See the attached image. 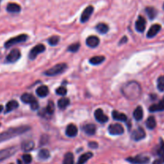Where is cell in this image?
I'll use <instances>...</instances> for the list:
<instances>
[{
  "label": "cell",
  "instance_id": "cell-1",
  "mask_svg": "<svg viewBox=\"0 0 164 164\" xmlns=\"http://www.w3.org/2000/svg\"><path fill=\"white\" fill-rule=\"evenodd\" d=\"M141 87L139 83L135 81L128 82L122 87V93L130 100L138 99L141 95Z\"/></svg>",
  "mask_w": 164,
  "mask_h": 164
},
{
  "label": "cell",
  "instance_id": "cell-2",
  "mask_svg": "<svg viewBox=\"0 0 164 164\" xmlns=\"http://www.w3.org/2000/svg\"><path fill=\"white\" fill-rule=\"evenodd\" d=\"M31 127L29 126H21L17 127H10L2 133L0 134V144L2 142L7 141L9 139L15 138L16 136L26 133L27 131H30Z\"/></svg>",
  "mask_w": 164,
  "mask_h": 164
},
{
  "label": "cell",
  "instance_id": "cell-3",
  "mask_svg": "<svg viewBox=\"0 0 164 164\" xmlns=\"http://www.w3.org/2000/svg\"><path fill=\"white\" fill-rule=\"evenodd\" d=\"M67 66L66 63H59V64L55 65L54 67L48 69L47 71L44 72V74H45L47 76H55V75L62 74L63 71H65V70L67 69Z\"/></svg>",
  "mask_w": 164,
  "mask_h": 164
},
{
  "label": "cell",
  "instance_id": "cell-4",
  "mask_svg": "<svg viewBox=\"0 0 164 164\" xmlns=\"http://www.w3.org/2000/svg\"><path fill=\"white\" fill-rule=\"evenodd\" d=\"M27 39H28V35H25V34H23V35H17L14 38H11L9 40L5 43L4 47L6 48H10L12 46H15L16 44L20 43H23V42L27 41Z\"/></svg>",
  "mask_w": 164,
  "mask_h": 164
},
{
  "label": "cell",
  "instance_id": "cell-5",
  "mask_svg": "<svg viewBox=\"0 0 164 164\" xmlns=\"http://www.w3.org/2000/svg\"><path fill=\"white\" fill-rule=\"evenodd\" d=\"M17 151L16 147H11L6 148V149L0 150V162L3 160L10 158L13 155H15Z\"/></svg>",
  "mask_w": 164,
  "mask_h": 164
},
{
  "label": "cell",
  "instance_id": "cell-6",
  "mask_svg": "<svg viewBox=\"0 0 164 164\" xmlns=\"http://www.w3.org/2000/svg\"><path fill=\"white\" fill-rule=\"evenodd\" d=\"M108 131L110 135H123V132H124V128L121 124L114 123V124H110L109 126Z\"/></svg>",
  "mask_w": 164,
  "mask_h": 164
},
{
  "label": "cell",
  "instance_id": "cell-7",
  "mask_svg": "<svg viewBox=\"0 0 164 164\" xmlns=\"http://www.w3.org/2000/svg\"><path fill=\"white\" fill-rule=\"evenodd\" d=\"M21 57V52L19 49H13L6 56V61L9 63H13L18 61Z\"/></svg>",
  "mask_w": 164,
  "mask_h": 164
},
{
  "label": "cell",
  "instance_id": "cell-8",
  "mask_svg": "<svg viewBox=\"0 0 164 164\" xmlns=\"http://www.w3.org/2000/svg\"><path fill=\"white\" fill-rule=\"evenodd\" d=\"M45 50V46L43 44H39L37 46L34 47L29 53L30 59H35L38 56V54H41Z\"/></svg>",
  "mask_w": 164,
  "mask_h": 164
},
{
  "label": "cell",
  "instance_id": "cell-9",
  "mask_svg": "<svg viewBox=\"0 0 164 164\" xmlns=\"http://www.w3.org/2000/svg\"><path fill=\"white\" fill-rule=\"evenodd\" d=\"M149 160L150 158L148 157L142 155H137L135 157H129V158H127V161L134 164H146L149 162Z\"/></svg>",
  "mask_w": 164,
  "mask_h": 164
},
{
  "label": "cell",
  "instance_id": "cell-10",
  "mask_svg": "<svg viewBox=\"0 0 164 164\" xmlns=\"http://www.w3.org/2000/svg\"><path fill=\"white\" fill-rule=\"evenodd\" d=\"M146 137L145 131L142 127H139L136 130L133 131V133L131 134V139L135 141H139L141 139H144Z\"/></svg>",
  "mask_w": 164,
  "mask_h": 164
},
{
  "label": "cell",
  "instance_id": "cell-11",
  "mask_svg": "<svg viewBox=\"0 0 164 164\" xmlns=\"http://www.w3.org/2000/svg\"><path fill=\"white\" fill-rule=\"evenodd\" d=\"M94 11V7L92 6H88L85 10H83V12L82 13L81 18H80V21L81 23H86L89 20V19L91 16L92 13Z\"/></svg>",
  "mask_w": 164,
  "mask_h": 164
},
{
  "label": "cell",
  "instance_id": "cell-12",
  "mask_svg": "<svg viewBox=\"0 0 164 164\" xmlns=\"http://www.w3.org/2000/svg\"><path fill=\"white\" fill-rule=\"evenodd\" d=\"M95 118L99 123H105L108 121V117L104 114L102 109H97L95 111Z\"/></svg>",
  "mask_w": 164,
  "mask_h": 164
},
{
  "label": "cell",
  "instance_id": "cell-13",
  "mask_svg": "<svg viewBox=\"0 0 164 164\" xmlns=\"http://www.w3.org/2000/svg\"><path fill=\"white\" fill-rule=\"evenodd\" d=\"M135 28L139 32H144L146 28V19L143 16H139L136 23H135Z\"/></svg>",
  "mask_w": 164,
  "mask_h": 164
},
{
  "label": "cell",
  "instance_id": "cell-14",
  "mask_svg": "<svg viewBox=\"0 0 164 164\" xmlns=\"http://www.w3.org/2000/svg\"><path fill=\"white\" fill-rule=\"evenodd\" d=\"M21 100H22L24 103L30 104V105H32L33 103L37 102L35 97L33 95H31V94L29 93L23 94V95L21 96Z\"/></svg>",
  "mask_w": 164,
  "mask_h": 164
},
{
  "label": "cell",
  "instance_id": "cell-15",
  "mask_svg": "<svg viewBox=\"0 0 164 164\" xmlns=\"http://www.w3.org/2000/svg\"><path fill=\"white\" fill-rule=\"evenodd\" d=\"M86 43L90 47L95 48L98 47V45L99 44V39L95 35H91L87 39Z\"/></svg>",
  "mask_w": 164,
  "mask_h": 164
},
{
  "label": "cell",
  "instance_id": "cell-16",
  "mask_svg": "<svg viewBox=\"0 0 164 164\" xmlns=\"http://www.w3.org/2000/svg\"><path fill=\"white\" fill-rule=\"evenodd\" d=\"M161 30V25L158 24V23H156V24H154L153 26L151 27V28L148 31L147 34V36L148 38H153Z\"/></svg>",
  "mask_w": 164,
  "mask_h": 164
},
{
  "label": "cell",
  "instance_id": "cell-17",
  "mask_svg": "<svg viewBox=\"0 0 164 164\" xmlns=\"http://www.w3.org/2000/svg\"><path fill=\"white\" fill-rule=\"evenodd\" d=\"M78 134V128L75 124H69L66 129V135L69 137H75Z\"/></svg>",
  "mask_w": 164,
  "mask_h": 164
},
{
  "label": "cell",
  "instance_id": "cell-18",
  "mask_svg": "<svg viewBox=\"0 0 164 164\" xmlns=\"http://www.w3.org/2000/svg\"><path fill=\"white\" fill-rule=\"evenodd\" d=\"M19 107V102H17L16 100H10L9 101L6 105V110H5V114L12 111V110H15L16 108Z\"/></svg>",
  "mask_w": 164,
  "mask_h": 164
},
{
  "label": "cell",
  "instance_id": "cell-19",
  "mask_svg": "<svg viewBox=\"0 0 164 164\" xmlns=\"http://www.w3.org/2000/svg\"><path fill=\"white\" fill-rule=\"evenodd\" d=\"M6 10L10 13H19L21 10V6L15 2H10L6 6Z\"/></svg>",
  "mask_w": 164,
  "mask_h": 164
},
{
  "label": "cell",
  "instance_id": "cell-20",
  "mask_svg": "<svg viewBox=\"0 0 164 164\" xmlns=\"http://www.w3.org/2000/svg\"><path fill=\"white\" fill-rule=\"evenodd\" d=\"M149 110L151 112H156V111H162L164 110V99L160 101L158 103L154 104L149 107Z\"/></svg>",
  "mask_w": 164,
  "mask_h": 164
},
{
  "label": "cell",
  "instance_id": "cell-21",
  "mask_svg": "<svg viewBox=\"0 0 164 164\" xmlns=\"http://www.w3.org/2000/svg\"><path fill=\"white\" fill-rule=\"evenodd\" d=\"M83 131L87 135H93L95 134L96 132V127L95 124L90 123V124H87L83 127Z\"/></svg>",
  "mask_w": 164,
  "mask_h": 164
},
{
  "label": "cell",
  "instance_id": "cell-22",
  "mask_svg": "<svg viewBox=\"0 0 164 164\" xmlns=\"http://www.w3.org/2000/svg\"><path fill=\"white\" fill-rule=\"evenodd\" d=\"M36 94L38 95V96L41 98L46 97L49 94V89L47 86H40L36 90Z\"/></svg>",
  "mask_w": 164,
  "mask_h": 164
},
{
  "label": "cell",
  "instance_id": "cell-23",
  "mask_svg": "<svg viewBox=\"0 0 164 164\" xmlns=\"http://www.w3.org/2000/svg\"><path fill=\"white\" fill-rule=\"evenodd\" d=\"M21 147H22V150L24 151H31L35 147V143L33 141H31V140L23 142V144H22V146H21Z\"/></svg>",
  "mask_w": 164,
  "mask_h": 164
},
{
  "label": "cell",
  "instance_id": "cell-24",
  "mask_svg": "<svg viewBox=\"0 0 164 164\" xmlns=\"http://www.w3.org/2000/svg\"><path fill=\"white\" fill-rule=\"evenodd\" d=\"M112 118H114V120L117 121H123V122H125V121L127 120V117L124 114L118 112L117 110H113L112 111Z\"/></svg>",
  "mask_w": 164,
  "mask_h": 164
},
{
  "label": "cell",
  "instance_id": "cell-25",
  "mask_svg": "<svg viewBox=\"0 0 164 164\" xmlns=\"http://www.w3.org/2000/svg\"><path fill=\"white\" fill-rule=\"evenodd\" d=\"M133 116H134V118H135V120H137V121L141 120L142 118H143V117H144V110H143L142 106H139L136 107V109L134 110Z\"/></svg>",
  "mask_w": 164,
  "mask_h": 164
},
{
  "label": "cell",
  "instance_id": "cell-26",
  "mask_svg": "<svg viewBox=\"0 0 164 164\" xmlns=\"http://www.w3.org/2000/svg\"><path fill=\"white\" fill-rule=\"evenodd\" d=\"M92 156H93V154H92L91 152H87L85 154L82 155L79 157V160H78L77 164H85L90 158H91Z\"/></svg>",
  "mask_w": 164,
  "mask_h": 164
},
{
  "label": "cell",
  "instance_id": "cell-27",
  "mask_svg": "<svg viewBox=\"0 0 164 164\" xmlns=\"http://www.w3.org/2000/svg\"><path fill=\"white\" fill-rule=\"evenodd\" d=\"M146 13H147V15L148 18H149L151 20L152 19H154L155 18L157 15V10L154 7H151V6H148L146 8Z\"/></svg>",
  "mask_w": 164,
  "mask_h": 164
},
{
  "label": "cell",
  "instance_id": "cell-28",
  "mask_svg": "<svg viewBox=\"0 0 164 164\" xmlns=\"http://www.w3.org/2000/svg\"><path fill=\"white\" fill-rule=\"evenodd\" d=\"M105 60V57L99 55V56H94L90 58V63L92 65H99L101 64L103 61Z\"/></svg>",
  "mask_w": 164,
  "mask_h": 164
},
{
  "label": "cell",
  "instance_id": "cell-29",
  "mask_svg": "<svg viewBox=\"0 0 164 164\" xmlns=\"http://www.w3.org/2000/svg\"><path fill=\"white\" fill-rule=\"evenodd\" d=\"M146 126L150 130H153V129L155 128L156 127V121L155 117L151 116L147 119V122H146Z\"/></svg>",
  "mask_w": 164,
  "mask_h": 164
},
{
  "label": "cell",
  "instance_id": "cell-30",
  "mask_svg": "<svg viewBox=\"0 0 164 164\" xmlns=\"http://www.w3.org/2000/svg\"><path fill=\"white\" fill-rule=\"evenodd\" d=\"M96 30L98 32H99L100 34H106L108 31H109V27L106 25V23H99L96 26Z\"/></svg>",
  "mask_w": 164,
  "mask_h": 164
},
{
  "label": "cell",
  "instance_id": "cell-31",
  "mask_svg": "<svg viewBox=\"0 0 164 164\" xmlns=\"http://www.w3.org/2000/svg\"><path fill=\"white\" fill-rule=\"evenodd\" d=\"M38 157L42 160H46L50 157V152L47 149H42L39 152Z\"/></svg>",
  "mask_w": 164,
  "mask_h": 164
},
{
  "label": "cell",
  "instance_id": "cell-32",
  "mask_svg": "<svg viewBox=\"0 0 164 164\" xmlns=\"http://www.w3.org/2000/svg\"><path fill=\"white\" fill-rule=\"evenodd\" d=\"M70 104V100L67 98H62L58 100V106L60 109H65Z\"/></svg>",
  "mask_w": 164,
  "mask_h": 164
},
{
  "label": "cell",
  "instance_id": "cell-33",
  "mask_svg": "<svg viewBox=\"0 0 164 164\" xmlns=\"http://www.w3.org/2000/svg\"><path fill=\"white\" fill-rule=\"evenodd\" d=\"M63 164H74V155L71 152H68L65 155Z\"/></svg>",
  "mask_w": 164,
  "mask_h": 164
},
{
  "label": "cell",
  "instance_id": "cell-34",
  "mask_svg": "<svg viewBox=\"0 0 164 164\" xmlns=\"http://www.w3.org/2000/svg\"><path fill=\"white\" fill-rule=\"evenodd\" d=\"M157 87L158 91H164V75L160 76L157 81Z\"/></svg>",
  "mask_w": 164,
  "mask_h": 164
},
{
  "label": "cell",
  "instance_id": "cell-35",
  "mask_svg": "<svg viewBox=\"0 0 164 164\" xmlns=\"http://www.w3.org/2000/svg\"><path fill=\"white\" fill-rule=\"evenodd\" d=\"M58 42H59V36H52L48 39V43L50 44V46H55L58 43Z\"/></svg>",
  "mask_w": 164,
  "mask_h": 164
},
{
  "label": "cell",
  "instance_id": "cell-36",
  "mask_svg": "<svg viewBox=\"0 0 164 164\" xmlns=\"http://www.w3.org/2000/svg\"><path fill=\"white\" fill-rule=\"evenodd\" d=\"M46 111L49 114H52L54 113V103L52 101L49 102L48 103L47 106L46 108Z\"/></svg>",
  "mask_w": 164,
  "mask_h": 164
},
{
  "label": "cell",
  "instance_id": "cell-37",
  "mask_svg": "<svg viewBox=\"0 0 164 164\" xmlns=\"http://www.w3.org/2000/svg\"><path fill=\"white\" fill-rule=\"evenodd\" d=\"M23 160L25 164H30L32 161V157L29 154H24L23 155Z\"/></svg>",
  "mask_w": 164,
  "mask_h": 164
},
{
  "label": "cell",
  "instance_id": "cell-38",
  "mask_svg": "<svg viewBox=\"0 0 164 164\" xmlns=\"http://www.w3.org/2000/svg\"><path fill=\"white\" fill-rule=\"evenodd\" d=\"M80 47V44L79 43H74L68 47V50L71 52H76L79 50Z\"/></svg>",
  "mask_w": 164,
  "mask_h": 164
},
{
  "label": "cell",
  "instance_id": "cell-39",
  "mask_svg": "<svg viewBox=\"0 0 164 164\" xmlns=\"http://www.w3.org/2000/svg\"><path fill=\"white\" fill-rule=\"evenodd\" d=\"M67 91L65 87H59L58 89L56 90V94H58V95L64 96L67 94Z\"/></svg>",
  "mask_w": 164,
  "mask_h": 164
},
{
  "label": "cell",
  "instance_id": "cell-40",
  "mask_svg": "<svg viewBox=\"0 0 164 164\" xmlns=\"http://www.w3.org/2000/svg\"><path fill=\"white\" fill-rule=\"evenodd\" d=\"M157 154L159 156L164 155V141H162V140H161L159 147H158V151H157Z\"/></svg>",
  "mask_w": 164,
  "mask_h": 164
},
{
  "label": "cell",
  "instance_id": "cell-41",
  "mask_svg": "<svg viewBox=\"0 0 164 164\" xmlns=\"http://www.w3.org/2000/svg\"><path fill=\"white\" fill-rule=\"evenodd\" d=\"M153 164H164V155L160 156L159 158L155 160Z\"/></svg>",
  "mask_w": 164,
  "mask_h": 164
},
{
  "label": "cell",
  "instance_id": "cell-42",
  "mask_svg": "<svg viewBox=\"0 0 164 164\" xmlns=\"http://www.w3.org/2000/svg\"><path fill=\"white\" fill-rule=\"evenodd\" d=\"M48 141V137H47V135H43L41 138V145H43V144H47V142Z\"/></svg>",
  "mask_w": 164,
  "mask_h": 164
},
{
  "label": "cell",
  "instance_id": "cell-43",
  "mask_svg": "<svg viewBox=\"0 0 164 164\" xmlns=\"http://www.w3.org/2000/svg\"><path fill=\"white\" fill-rule=\"evenodd\" d=\"M88 146H89L91 148H93V149H95V148L98 147V144L97 143H95V142H91V143H89Z\"/></svg>",
  "mask_w": 164,
  "mask_h": 164
},
{
  "label": "cell",
  "instance_id": "cell-44",
  "mask_svg": "<svg viewBox=\"0 0 164 164\" xmlns=\"http://www.w3.org/2000/svg\"><path fill=\"white\" fill-rule=\"evenodd\" d=\"M126 42H127V38L126 37V36H124V37H123V39H121L120 41H119V45L125 43Z\"/></svg>",
  "mask_w": 164,
  "mask_h": 164
},
{
  "label": "cell",
  "instance_id": "cell-45",
  "mask_svg": "<svg viewBox=\"0 0 164 164\" xmlns=\"http://www.w3.org/2000/svg\"><path fill=\"white\" fill-rule=\"evenodd\" d=\"M2 110H3V106H2V105H0V113L2 112Z\"/></svg>",
  "mask_w": 164,
  "mask_h": 164
},
{
  "label": "cell",
  "instance_id": "cell-46",
  "mask_svg": "<svg viewBox=\"0 0 164 164\" xmlns=\"http://www.w3.org/2000/svg\"><path fill=\"white\" fill-rule=\"evenodd\" d=\"M18 164H21V161H19V160H18Z\"/></svg>",
  "mask_w": 164,
  "mask_h": 164
},
{
  "label": "cell",
  "instance_id": "cell-47",
  "mask_svg": "<svg viewBox=\"0 0 164 164\" xmlns=\"http://www.w3.org/2000/svg\"><path fill=\"white\" fill-rule=\"evenodd\" d=\"M162 7H163V10H164V3H163V6H162Z\"/></svg>",
  "mask_w": 164,
  "mask_h": 164
},
{
  "label": "cell",
  "instance_id": "cell-48",
  "mask_svg": "<svg viewBox=\"0 0 164 164\" xmlns=\"http://www.w3.org/2000/svg\"><path fill=\"white\" fill-rule=\"evenodd\" d=\"M0 127H1V123H0Z\"/></svg>",
  "mask_w": 164,
  "mask_h": 164
},
{
  "label": "cell",
  "instance_id": "cell-49",
  "mask_svg": "<svg viewBox=\"0 0 164 164\" xmlns=\"http://www.w3.org/2000/svg\"><path fill=\"white\" fill-rule=\"evenodd\" d=\"M10 164H13V163H10Z\"/></svg>",
  "mask_w": 164,
  "mask_h": 164
}]
</instances>
